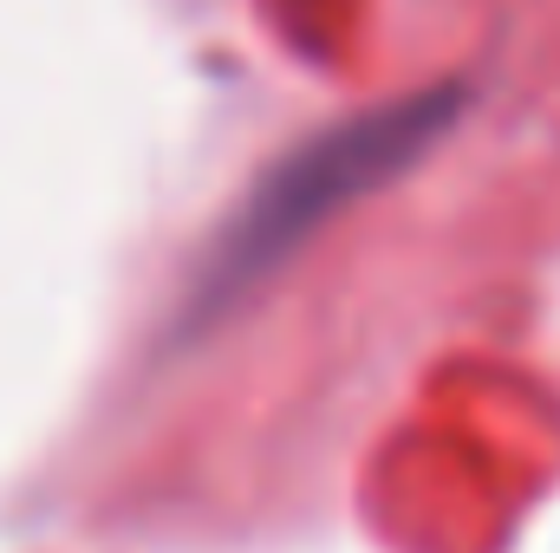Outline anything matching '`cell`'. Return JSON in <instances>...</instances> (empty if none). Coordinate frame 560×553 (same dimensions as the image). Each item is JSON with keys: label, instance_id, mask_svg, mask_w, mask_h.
Returning <instances> with one entry per match:
<instances>
[{"label": "cell", "instance_id": "cell-1", "mask_svg": "<svg viewBox=\"0 0 560 553\" xmlns=\"http://www.w3.org/2000/svg\"><path fill=\"white\" fill-rule=\"evenodd\" d=\"M456 111H463V85H436L418 98L378 105L365 118H346V125L319 131L313 143H300L293 156H280L248 189V202L222 222V235L209 242L202 274L183 299V319L209 326V319L235 313L248 293H261L332 215H346L352 202H365L372 189L405 176L456 125Z\"/></svg>", "mask_w": 560, "mask_h": 553}]
</instances>
